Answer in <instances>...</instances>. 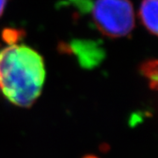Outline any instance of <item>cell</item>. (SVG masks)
Masks as SVG:
<instances>
[{
    "mask_svg": "<svg viewBox=\"0 0 158 158\" xmlns=\"http://www.w3.org/2000/svg\"><path fill=\"white\" fill-rule=\"evenodd\" d=\"M44 61L28 46L12 43L0 50V91L20 107L31 106L45 82Z\"/></svg>",
    "mask_w": 158,
    "mask_h": 158,
    "instance_id": "cell-1",
    "label": "cell"
},
{
    "mask_svg": "<svg viewBox=\"0 0 158 158\" xmlns=\"http://www.w3.org/2000/svg\"><path fill=\"white\" fill-rule=\"evenodd\" d=\"M90 11L97 29L110 38L127 36L135 27V11L129 0H96Z\"/></svg>",
    "mask_w": 158,
    "mask_h": 158,
    "instance_id": "cell-2",
    "label": "cell"
},
{
    "mask_svg": "<svg viewBox=\"0 0 158 158\" xmlns=\"http://www.w3.org/2000/svg\"><path fill=\"white\" fill-rule=\"evenodd\" d=\"M69 50L77 56L78 62L85 69H93L105 58V51L100 43L94 40H76L69 44Z\"/></svg>",
    "mask_w": 158,
    "mask_h": 158,
    "instance_id": "cell-3",
    "label": "cell"
},
{
    "mask_svg": "<svg viewBox=\"0 0 158 158\" xmlns=\"http://www.w3.org/2000/svg\"><path fill=\"white\" fill-rule=\"evenodd\" d=\"M139 17L145 28L150 34L158 36V0H142Z\"/></svg>",
    "mask_w": 158,
    "mask_h": 158,
    "instance_id": "cell-4",
    "label": "cell"
},
{
    "mask_svg": "<svg viewBox=\"0 0 158 158\" xmlns=\"http://www.w3.org/2000/svg\"><path fill=\"white\" fill-rule=\"evenodd\" d=\"M139 70L147 80L148 86L158 91V59H149L142 62Z\"/></svg>",
    "mask_w": 158,
    "mask_h": 158,
    "instance_id": "cell-5",
    "label": "cell"
},
{
    "mask_svg": "<svg viewBox=\"0 0 158 158\" xmlns=\"http://www.w3.org/2000/svg\"><path fill=\"white\" fill-rule=\"evenodd\" d=\"M6 4H7V0H0V17L3 15V12L6 9Z\"/></svg>",
    "mask_w": 158,
    "mask_h": 158,
    "instance_id": "cell-6",
    "label": "cell"
}]
</instances>
